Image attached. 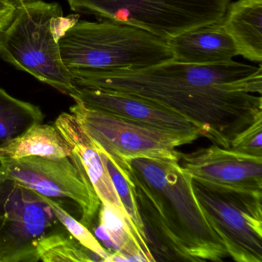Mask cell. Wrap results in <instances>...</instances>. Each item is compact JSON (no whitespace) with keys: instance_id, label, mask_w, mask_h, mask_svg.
Segmentation results:
<instances>
[{"instance_id":"cell-1","label":"cell","mask_w":262,"mask_h":262,"mask_svg":"<svg viewBox=\"0 0 262 262\" xmlns=\"http://www.w3.org/2000/svg\"><path fill=\"white\" fill-rule=\"evenodd\" d=\"M78 88L131 95L188 119L202 137L230 148L262 115V68L231 60L195 65L172 60L135 73H96L73 80Z\"/></svg>"},{"instance_id":"cell-2","label":"cell","mask_w":262,"mask_h":262,"mask_svg":"<svg viewBox=\"0 0 262 262\" xmlns=\"http://www.w3.org/2000/svg\"><path fill=\"white\" fill-rule=\"evenodd\" d=\"M113 159L133 185L156 261L219 262L229 257L196 199L192 179L178 161Z\"/></svg>"},{"instance_id":"cell-3","label":"cell","mask_w":262,"mask_h":262,"mask_svg":"<svg viewBox=\"0 0 262 262\" xmlns=\"http://www.w3.org/2000/svg\"><path fill=\"white\" fill-rule=\"evenodd\" d=\"M73 79L96 73H135L174 60L166 41L113 21H76L59 39Z\"/></svg>"},{"instance_id":"cell-4","label":"cell","mask_w":262,"mask_h":262,"mask_svg":"<svg viewBox=\"0 0 262 262\" xmlns=\"http://www.w3.org/2000/svg\"><path fill=\"white\" fill-rule=\"evenodd\" d=\"M76 21L64 18L57 3L34 0L22 4L0 32V58L70 96L77 87L62 62L59 39Z\"/></svg>"},{"instance_id":"cell-5","label":"cell","mask_w":262,"mask_h":262,"mask_svg":"<svg viewBox=\"0 0 262 262\" xmlns=\"http://www.w3.org/2000/svg\"><path fill=\"white\" fill-rule=\"evenodd\" d=\"M231 0H67L76 13L141 29L167 40L223 21Z\"/></svg>"},{"instance_id":"cell-6","label":"cell","mask_w":262,"mask_h":262,"mask_svg":"<svg viewBox=\"0 0 262 262\" xmlns=\"http://www.w3.org/2000/svg\"><path fill=\"white\" fill-rule=\"evenodd\" d=\"M196 199L228 256L237 262L262 261V192L228 191L192 179Z\"/></svg>"},{"instance_id":"cell-7","label":"cell","mask_w":262,"mask_h":262,"mask_svg":"<svg viewBox=\"0 0 262 262\" xmlns=\"http://www.w3.org/2000/svg\"><path fill=\"white\" fill-rule=\"evenodd\" d=\"M62 226L42 194L0 172V262H37L36 245Z\"/></svg>"},{"instance_id":"cell-8","label":"cell","mask_w":262,"mask_h":262,"mask_svg":"<svg viewBox=\"0 0 262 262\" xmlns=\"http://www.w3.org/2000/svg\"><path fill=\"white\" fill-rule=\"evenodd\" d=\"M70 113L89 137L114 159H170L179 162L176 148L192 143L189 136L150 128L76 102Z\"/></svg>"},{"instance_id":"cell-9","label":"cell","mask_w":262,"mask_h":262,"mask_svg":"<svg viewBox=\"0 0 262 262\" xmlns=\"http://www.w3.org/2000/svg\"><path fill=\"white\" fill-rule=\"evenodd\" d=\"M0 172L46 197L76 202L81 210L79 222L90 230L97 219L100 200L85 170L73 156L0 159Z\"/></svg>"},{"instance_id":"cell-10","label":"cell","mask_w":262,"mask_h":262,"mask_svg":"<svg viewBox=\"0 0 262 262\" xmlns=\"http://www.w3.org/2000/svg\"><path fill=\"white\" fill-rule=\"evenodd\" d=\"M179 162L193 180L205 186L262 192V157L213 144L191 153H181Z\"/></svg>"},{"instance_id":"cell-11","label":"cell","mask_w":262,"mask_h":262,"mask_svg":"<svg viewBox=\"0 0 262 262\" xmlns=\"http://www.w3.org/2000/svg\"><path fill=\"white\" fill-rule=\"evenodd\" d=\"M70 97L85 106L139 125L189 136L195 140L202 137L200 130L188 119L136 96L110 90L77 87Z\"/></svg>"},{"instance_id":"cell-12","label":"cell","mask_w":262,"mask_h":262,"mask_svg":"<svg viewBox=\"0 0 262 262\" xmlns=\"http://www.w3.org/2000/svg\"><path fill=\"white\" fill-rule=\"evenodd\" d=\"M54 126L67 141L71 156L76 158L85 170L101 203L122 217L131 229L141 247H146L136 231L126 210L116 192L106 165L101 157L93 141L89 137L72 113H62L55 121Z\"/></svg>"},{"instance_id":"cell-13","label":"cell","mask_w":262,"mask_h":262,"mask_svg":"<svg viewBox=\"0 0 262 262\" xmlns=\"http://www.w3.org/2000/svg\"><path fill=\"white\" fill-rule=\"evenodd\" d=\"M165 41L174 60L182 63H225L238 56L235 45L225 31L222 22L194 29Z\"/></svg>"},{"instance_id":"cell-14","label":"cell","mask_w":262,"mask_h":262,"mask_svg":"<svg viewBox=\"0 0 262 262\" xmlns=\"http://www.w3.org/2000/svg\"><path fill=\"white\" fill-rule=\"evenodd\" d=\"M222 25L232 39L238 56L261 62L262 0L230 3Z\"/></svg>"},{"instance_id":"cell-15","label":"cell","mask_w":262,"mask_h":262,"mask_svg":"<svg viewBox=\"0 0 262 262\" xmlns=\"http://www.w3.org/2000/svg\"><path fill=\"white\" fill-rule=\"evenodd\" d=\"M71 149L54 125L37 124L0 148V159L27 157L60 159L70 157Z\"/></svg>"},{"instance_id":"cell-16","label":"cell","mask_w":262,"mask_h":262,"mask_svg":"<svg viewBox=\"0 0 262 262\" xmlns=\"http://www.w3.org/2000/svg\"><path fill=\"white\" fill-rule=\"evenodd\" d=\"M39 106L19 100L0 88V148L43 122Z\"/></svg>"},{"instance_id":"cell-17","label":"cell","mask_w":262,"mask_h":262,"mask_svg":"<svg viewBox=\"0 0 262 262\" xmlns=\"http://www.w3.org/2000/svg\"><path fill=\"white\" fill-rule=\"evenodd\" d=\"M36 250L39 261H104L100 255L81 245L67 231L57 230L44 236L38 242Z\"/></svg>"},{"instance_id":"cell-18","label":"cell","mask_w":262,"mask_h":262,"mask_svg":"<svg viewBox=\"0 0 262 262\" xmlns=\"http://www.w3.org/2000/svg\"><path fill=\"white\" fill-rule=\"evenodd\" d=\"M97 222L103 225L116 245L117 252L122 254L127 261H147L142 248L126 222L102 203Z\"/></svg>"},{"instance_id":"cell-19","label":"cell","mask_w":262,"mask_h":262,"mask_svg":"<svg viewBox=\"0 0 262 262\" xmlns=\"http://www.w3.org/2000/svg\"><path fill=\"white\" fill-rule=\"evenodd\" d=\"M93 142L96 145V148L99 151L101 157L106 165L116 192H117L124 208L126 210L136 231H138L141 237L148 244L143 224H142L140 214H139L136 196H135L133 185L130 182L129 179L123 169L121 168L120 165L108 153L105 152L97 143H96L94 141Z\"/></svg>"},{"instance_id":"cell-20","label":"cell","mask_w":262,"mask_h":262,"mask_svg":"<svg viewBox=\"0 0 262 262\" xmlns=\"http://www.w3.org/2000/svg\"><path fill=\"white\" fill-rule=\"evenodd\" d=\"M44 198L47 203L51 207L56 219L62 226L81 245L100 255L104 259V262H105L110 254L101 245L93 232L80 222L74 219L62 206L60 202H57L56 199H50L46 196H44Z\"/></svg>"},{"instance_id":"cell-21","label":"cell","mask_w":262,"mask_h":262,"mask_svg":"<svg viewBox=\"0 0 262 262\" xmlns=\"http://www.w3.org/2000/svg\"><path fill=\"white\" fill-rule=\"evenodd\" d=\"M262 115L234 137L231 143L233 151L262 157Z\"/></svg>"},{"instance_id":"cell-22","label":"cell","mask_w":262,"mask_h":262,"mask_svg":"<svg viewBox=\"0 0 262 262\" xmlns=\"http://www.w3.org/2000/svg\"><path fill=\"white\" fill-rule=\"evenodd\" d=\"M17 7L12 0H0V32L10 25Z\"/></svg>"},{"instance_id":"cell-23","label":"cell","mask_w":262,"mask_h":262,"mask_svg":"<svg viewBox=\"0 0 262 262\" xmlns=\"http://www.w3.org/2000/svg\"><path fill=\"white\" fill-rule=\"evenodd\" d=\"M17 7L22 5V4H26V3L31 2V1H34V0H12Z\"/></svg>"}]
</instances>
